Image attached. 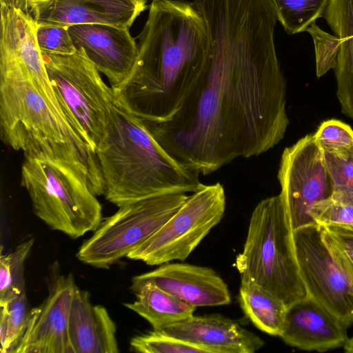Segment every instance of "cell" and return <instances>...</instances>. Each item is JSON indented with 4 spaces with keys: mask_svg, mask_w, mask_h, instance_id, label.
Wrapping results in <instances>:
<instances>
[{
    "mask_svg": "<svg viewBox=\"0 0 353 353\" xmlns=\"http://www.w3.org/2000/svg\"><path fill=\"white\" fill-rule=\"evenodd\" d=\"M211 52L168 120L143 121L159 144L198 174L259 156L284 137L286 81L277 57L272 0H193Z\"/></svg>",
    "mask_w": 353,
    "mask_h": 353,
    "instance_id": "1",
    "label": "cell"
},
{
    "mask_svg": "<svg viewBox=\"0 0 353 353\" xmlns=\"http://www.w3.org/2000/svg\"><path fill=\"white\" fill-rule=\"evenodd\" d=\"M138 39L132 71L111 87L114 103L142 121L163 122L178 110L209 59L208 28L193 2L152 0Z\"/></svg>",
    "mask_w": 353,
    "mask_h": 353,
    "instance_id": "2",
    "label": "cell"
},
{
    "mask_svg": "<svg viewBox=\"0 0 353 353\" xmlns=\"http://www.w3.org/2000/svg\"><path fill=\"white\" fill-rule=\"evenodd\" d=\"M0 134L25 158L64 163L86 182L95 196L105 183L96 152L42 97L26 68L0 45Z\"/></svg>",
    "mask_w": 353,
    "mask_h": 353,
    "instance_id": "3",
    "label": "cell"
},
{
    "mask_svg": "<svg viewBox=\"0 0 353 353\" xmlns=\"http://www.w3.org/2000/svg\"><path fill=\"white\" fill-rule=\"evenodd\" d=\"M96 154L104 196L118 208L164 192L192 193L203 185L197 173L159 144L141 119L115 104Z\"/></svg>",
    "mask_w": 353,
    "mask_h": 353,
    "instance_id": "4",
    "label": "cell"
},
{
    "mask_svg": "<svg viewBox=\"0 0 353 353\" xmlns=\"http://www.w3.org/2000/svg\"><path fill=\"white\" fill-rule=\"evenodd\" d=\"M235 267L241 282L262 287L286 307L308 296L296 260L293 230L280 194L261 201L254 208Z\"/></svg>",
    "mask_w": 353,
    "mask_h": 353,
    "instance_id": "5",
    "label": "cell"
},
{
    "mask_svg": "<svg viewBox=\"0 0 353 353\" xmlns=\"http://www.w3.org/2000/svg\"><path fill=\"white\" fill-rule=\"evenodd\" d=\"M21 185L34 214L53 230L72 239L94 232L102 221L101 205L86 182L68 165L44 158H25Z\"/></svg>",
    "mask_w": 353,
    "mask_h": 353,
    "instance_id": "6",
    "label": "cell"
},
{
    "mask_svg": "<svg viewBox=\"0 0 353 353\" xmlns=\"http://www.w3.org/2000/svg\"><path fill=\"white\" fill-rule=\"evenodd\" d=\"M41 54L67 121L96 152L114 105L112 88L105 83L100 72L81 52L66 55Z\"/></svg>",
    "mask_w": 353,
    "mask_h": 353,
    "instance_id": "7",
    "label": "cell"
},
{
    "mask_svg": "<svg viewBox=\"0 0 353 353\" xmlns=\"http://www.w3.org/2000/svg\"><path fill=\"white\" fill-rule=\"evenodd\" d=\"M189 196L184 192H168L119 207L101 221L80 246L77 257L90 266L109 268L157 232Z\"/></svg>",
    "mask_w": 353,
    "mask_h": 353,
    "instance_id": "8",
    "label": "cell"
},
{
    "mask_svg": "<svg viewBox=\"0 0 353 353\" xmlns=\"http://www.w3.org/2000/svg\"><path fill=\"white\" fill-rule=\"evenodd\" d=\"M225 194L220 183L203 184L151 237L128 255L149 265L185 260L223 217Z\"/></svg>",
    "mask_w": 353,
    "mask_h": 353,
    "instance_id": "9",
    "label": "cell"
},
{
    "mask_svg": "<svg viewBox=\"0 0 353 353\" xmlns=\"http://www.w3.org/2000/svg\"><path fill=\"white\" fill-rule=\"evenodd\" d=\"M278 179L280 195L292 230L314 224L310 211L333 193L323 152L314 134H307L282 154Z\"/></svg>",
    "mask_w": 353,
    "mask_h": 353,
    "instance_id": "10",
    "label": "cell"
},
{
    "mask_svg": "<svg viewBox=\"0 0 353 353\" xmlns=\"http://www.w3.org/2000/svg\"><path fill=\"white\" fill-rule=\"evenodd\" d=\"M295 254L308 296L348 328L353 324V283L332 256L316 223L293 231Z\"/></svg>",
    "mask_w": 353,
    "mask_h": 353,
    "instance_id": "11",
    "label": "cell"
},
{
    "mask_svg": "<svg viewBox=\"0 0 353 353\" xmlns=\"http://www.w3.org/2000/svg\"><path fill=\"white\" fill-rule=\"evenodd\" d=\"M76 284L72 274L61 273L53 265L48 281V296L32 308L29 324L14 353H73L68 332Z\"/></svg>",
    "mask_w": 353,
    "mask_h": 353,
    "instance_id": "12",
    "label": "cell"
},
{
    "mask_svg": "<svg viewBox=\"0 0 353 353\" xmlns=\"http://www.w3.org/2000/svg\"><path fill=\"white\" fill-rule=\"evenodd\" d=\"M147 8V0H27V12L36 24L64 27L106 24L130 28Z\"/></svg>",
    "mask_w": 353,
    "mask_h": 353,
    "instance_id": "13",
    "label": "cell"
},
{
    "mask_svg": "<svg viewBox=\"0 0 353 353\" xmlns=\"http://www.w3.org/2000/svg\"><path fill=\"white\" fill-rule=\"evenodd\" d=\"M68 29L77 50L83 52L105 75L112 88L120 85L129 75L139 52L129 28L80 24Z\"/></svg>",
    "mask_w": 353,
    "mask_h": 353,
    "instance_id": "14",
    "label": "cell"
},
{
    "mask_svg": "<svg viewBox=\"0 0 353 353\" xmlns=\"http://www.w3.org/2000/svg\"><path fill=\"white\" fill-rule=\"evenodd\" d=\"M144 282H151L195 307L224 305L231 302L228 285L208 267L168 262L134 276L131 285Z\"/></svg>",
    "mask_w": 353,
    "mask_h": 353,
    "instance_id": "15",
    "label": "cell"
},
{
    "mask_svg": "<svg viewBox=\"0 0 353 353\" xmlns=\"http://www.w3.org/2000/svg\"><path fill=\"white\" fill-rule=\"evenodd\" d=\"M347 328L316 300L307 296L287 307L279 337L305 351L327 352L343 347Z\"/></svg>",
    "mask_w": 353,
    "mask_h": 353,
    "instance_id": "16",
    "label": "cell"
},
{
    "mask_svg": "<svg viewBox=\"0 0 353 353\" xmlns=\"http://www.w3.org/2000/svg\"><path fill=\"white\" fill-rule=\"evenodd\" d=\"M0 44L6 47L26 68L42 97L66 119L50 81L36 38L37 26L31 15L19 8L0 3Z\"/></svg>",
    "mask_w": 353,
    "mask_h": 353,
    "instance_id": "17",
    "label": "cell"
},
{
    "mask_svg": "<svg viewBox=\"0 0 353 353\" xmlns=\"http://www.w3.org/2000/svg\"><path fill=\"white\" fill-rule=\"evenodd\" d=\"M159 330L211 353H254L264 345L259 336L220 314L193 315Z\"/></svg>",
    "mask_w": 353,
    "mask_h": 353,
    "instance_id": "18",
    "label": "cell"
},
{
    "mask_svg": "<svg viewBox=\"0 0 353 353\" xmlns=\"http://www.w3.org/2000/svg\"><path fill=\"white\" fill-rule=\"evenodd\" d=\"M68 332L73 353H118L117 325L107 310L93 305L90 294L76 285Z\"/></svg>",
    "mask_w": 353,
    "mask_h": 353,
    "instance_id": "19",
    "label": "cell"
},
{
    "mask_svg": "<svg viewBox=\"0 0 353 353\" xmlns=\"http://www.w3.org/2000/svg\"><path fill=\"white\" fill-rule=\"evenodd\" d=\"M323 17L340 39L334 69L336 96L342 112L353 119V0H329Z\"/></svg>",
    "mask_w": 353,
    "mask_h": 353,
    "instance_id": "20",
    "label": "cell"
},
{
    "mask_svg": "<svg viewBox=\"0 0 353 353\" xmlns=\"http://www.w3.org/2000/svg\"><path fill=\"white\" fill-rule=\"evenodd\" d=\"M130 288L137 299L124 305L145 319L154 330L185 320L193 316L196 310L151 282L131 285Z\"/></svg>",
    "mask_w": 353,
    "mask_h": 353,
    "instance_id": "21",
    "label": "cell"
},
{
    "mask_svg": "<svg viewBox=\"0 0 353 353\" xmlns=\"http://www.w3.org/2000/svg\"><path fill=\"white\" fill-rule=\"evenodd\" d=\"M239 301L245 315L260 330L280 336L287 307L270 292L252 282H241Z\"/></svg>",
    "mask_w": 353,
    "mask_h": 353,
    "instance_id": "22",
    "label": "cell"
},
{
    "mask_svg": "<svg viewBox=\"0 0 353 353\" xmlns=\"http://www.w3.org/2000/svg\"><path fill=\"white\" fill-rule=\"evenodd\" d=\"M277 19L289 34L307 31L323 17L329 0H272Z\"/></svg>",
    "mask_w": 353,
    "mask_h": 353,
    "instance_id": "23",
    "label": "cell"
},
{
    "mask_svg": "<svg viewBox=\"0 0 353 353\" xmlns=\"http://www.w3.org/2000/svg\"><path fill=\"white\" fill-rule=\"evenodd\" d=\"M34 238L20 243L12 252L0 255V305L26 290L25 261L34 245Z\"/></svg>",
    "mask_w": 353,
    "mask_h": 353,
    "instance_id": "24",
    "label": "cell"
},
{
    "mask_svg": "<svg viewBox=\"0 0 353 353\" xmlns=\"http://www.w3.org/2000/svg\"><path fill=\"white\" fill-rule=\"evenodd\" d=\"M310 215L320 226L353 235V200L332 195L315 204Z\"/></svg>",
    "mask_w": 353,
    "mask_h": 353,
    "instance_id": "25",
    "label": "cell"
},
{
    "mask_svg": "<svg viewBox=\"0 0 353 353\" xmlns=\"http://www.w3.org/2000/svg\"><path fill=\"white\" fill-rule=\"evenodd\" d=\"M130 344L131 350L141 353H211L203 347L154 329L152 331L133 337Z\"/></svg>",
    "mask_w": 353,
    "mask_h": 353,
    "instance_id": "26",
    "label": "cell"
},
{
    "mask_svg": "<svg viewBox=\"0 0 353 353\" xmlns=\"http://www.w3.org/2000/svg\"><path fill=\"white\" fill-rule=\"evenodd\" d=\"M314 135L325 154L345 158L353 151V130L341 121H323Z\"/></svg>",
    "mask_w": 353,
    "mask_h": 353,
    "instance_id": "27",
    "label": "cell"
},
{
    "mask_svg": "<svg viewBox=\"0 0 353 353\" xmlns=\"http://www.w3.org/2000/svg\"><path fill=\"white\" fill-rule=\"evenodd\" d=\"M8 313V334L4 347L1 353H14L30 321V307L26 290L14 296L5 304Z\"/></svg>",
    "mask_w": 353,
    "mask_h": 353,
    "instance_id": "28",
    "label": "cell"
},
{
    "mask_svg": "<svg viewBox=\"0 0 353 353\" xmlns=\"http://www.w3.org/2000/svg\"><path fill=\"white\" fill-rule=\"evenodd\" d=\"M312 37L316 57V72L318 78L334 69L340 51L341 42L336 35L321 30L315 23L307 30Z\"/></svg>",
    "mask_w": 353,
    "mask_h": 353,
    "instance_id": "29",
    "label": "cell"
},
{
    "mask_svg": "<svg viewBox=\"0 0 353 353\" xmlns=\"http://www.w3.org/2000/svg\"><path fill=\"white\" fill-rule=\"evenodd\" d=\"M36 26V38L41 52L63 55L77 52L68 27L52 24Z\"/></svg>",
    "mask_w": 353,
    "mask_h": 353,
    "instance_id": "30",
    "label": "cell"
},
{
    "mask_svg": "<svg viewBox=\"0 0 353 353\" xmlns=\"http://www.w3.org/2000/svg\"><path fill=\"white\" fill-rule=\"evenodd\" d=\"M322 238L338 265L353 283V235L321 226Z\"/></svg>",
    "mask_w": 353,
    "mask_h": 353,
    "instance_id": "31",
    "label": "cell"
},
{
    "mask_svg": "<svg viewBox=\"0 0 353 353\" xmlns=\"http://www.w3.org/2000/svg\"><path fill=\"white\" fill-rule=\"evenodd\" d=\"M0 342L1 350L6 344L8 334V313L5 306H0Z\"/></svg>",
    "mask_w": 353,
    "mask_h": 353,
    "instance_id": "32",
    "label": "cell"
},
{
    "mask_svg": "<svg viewBox=\"0 0 353 353\" xmlns=\"http://www.w3.org/2000/svg\"><path fill=\"white\" fill-rule=\"evenodd\" d=\"M332 195L353 200V179L345 188Z\"/></svg>",
    "mask_w": 353,
    "mask_h": 353,
    "instance_id": "33",
    "label": "cell"
},
{
    "mask_svg": "<svg viewBox=\"0 0 353 353\" xmlns=\"http://www.w3.org/2000/svg\"><path fill=\"white\" fill-rule=\"evenodd\" d=\"M347 353H353V336L348 338L345 346L343 347Z\"/></svg>",
    "mask_w": 353,
    "mask_h": 353,
    "instance_id": "34",
    "label": "cell"
}]
</instances>
